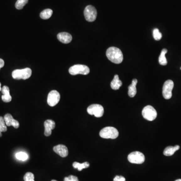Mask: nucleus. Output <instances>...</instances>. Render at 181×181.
<instances>
[{
	"mask_svg": "<svg viewBox=\"0 0 181 181\" xmlns=\"http://www.w3.org/2000/svg\"><path fill=\"white\" fill-rule=\"evenodd\" d=\"M106 56L108 60L116 64L121 63L123 60V55L121 51L115 47H109L107 50Z\"/></svg>",
	"mask_w": 181,
	"mask_h": 181,
	"instance_id": "obj_1",
	"label": "nucleus"
},
{
	"mask_svg": "<svg viewBox=\"0 0 181 181\" xmlns=\"http://www.w3.org/2000/svg\"><path fill=\"white\" fill-rule=\"evenodd\" d=\"M119 136L117 129L113 127H106L103 128L100 132L101 137L105 139H115Z\"/></svg>",
	"mask_w": 181,
	"mask_h": 181,
	"instance_id": "obj_2",
	"label": "nucleus"
},
{
	"mask_svg": "<svg viewBox=\"0 0 181 181\" xmlns=\"http://www.w3.org/2000/svg\"><path fill=\"white\" fill-rule=\"evenodd\" d=\"M32 75V70L30 68H25L22 70H14L12 72V77L16 80H26L29 79Z\"/></svg>",
	"mask_w": 181,
	"mask_h": 181,
	"instance_id": "obj_3",
	"label": "nucleus"
},
{
	"mask_svg": "<svg viewBox=\"0 0 181 181\" xmlns=\"http://www.w3.org/2000/svg\"><path fill=\"white\" fill-rule=\"evenodd\" d=\"M68 71L70 74L73 76L78 74L87 75L90 72V68L85 65H76L71 67Z\"/></svg>",
	"mask_w": 181,
	"mask_h": 181,
	"instance_id": "obj_4",
	"label": "nucleus"
},
{
	"mask_svg": "<svg viewBox=\"0 0 181 181\" xmlns=\"http://www.w3.org/2000/svg\"><path fill=\"white\" fill-rule=\"evenodd\" d=\"M143 118L148 121H153L157 117V112L156 109L151 105H148L143 108L142 111Z\"/></svg>",
	"mask_w": 181,
	"mask_h": 181,
	"instance_id": "obj_5",
	"label": "nucleus"
},
{
	"mask_svg": "<svg viewBox=\"0 0 181 181\" xmlns=\"http://www.w3.org/2000/svg\"><path fill=\"white\" fill-rule=\"evenodd\" d=\"M88 113L96 117H101L104 113V108L99 104H92L87 108Z\"/></svg>",
	"mask_w": 181,
	"mask_h": 181,
	"instance_id": "obj_6",
	"label": "nucleus"
},
{
	"mask_svg": "<svg viewBox=\"0 0 181 181\" xmlns=\"http://www.w3.org/2000/svg\"><path fill=\"white\" fill-rule=\"evenodd\" d=\"M174 84L173 81L168 80L165 82L162 87V95L165 99L168 100L172 97V90Z\"/></svg>",
	"mask_w": 181,
	"mask_h": 181,
	"instance_id": "obj_7",
	"label": "nucleus"
},
{
	"mask_svg": "<svg viewBox=\"0 0 181 181\" xmlns=\"http://www.w3.org/2000/svg\"><path fill=\"white\" fill-rule=\"evenodd\" d=\"M84 13L85 19L87 21L91 22L96 19L97 12L96 8L93 6H87L85 8Z\"/></svg>",
	"mask_w": 181,
	"mask_h": 181,
	"instance_id": "obj_8",
	"label": "nucleus"
},
{
	"mask_svg": "<svg viewBox=\"0 0 181 181\" xmlns=\"http://www.w3.org/2000/svg\"><path fill=\"white\" fill-rule=\"evenodd\" d=\"M128 160L131 163L141 164L145 161V157L143 153L136 151L128 155Z\"/></svg>",
	"mask_w": 181,
	"mask_h": 181,
	"instance_id": "obj_9",
	"label": "nucleus"
},
{
	"mask_svg": "<svg viewBox=\"0 0 181 181\" xmlns=\"http://www.w3.org/2000/svg\"><path fill=\"white\" fill-rule=\"evenodd\" d=\"M61 99L60 94L57 91L52 90L50 92L47 96V103L50 106L53 107L57 105Z\"/></svg>",
	"mask_w": 181,
	"mask_h": 181,
	"instance_id": "obj_10",
	"label": "nucleus"
},
{
	"mask_svg": "<svg viewBox=\"0 0 181 181\" xmlns=\"http://www.w3.org/2000/svg\"><path fill=\"white\" fill-rule=\"evenodd\" d=\"M53 151L62 157H67L68 155L67 147L62 144H58L57 146H55L53 147Z\"/></svg>",
	"mask_w": 181,
	"mask_h": 181,
	"instance_id": "obj_11",
	"label": "nucleus"
},
{
	"mask_svg": "<svg viewBox=\"0 0 181 181\" xmlns=\"http://www.w3.org/2000/svg\"><path fill=\"white\" fill-rule=\"evenodd\" d=\"M45 135L46 136H49L52 133V130L55 129L56 127V123L52 120H47L45 122Z\"/></svg>",
	"mask_w": 181,
	"mask_h": 181,
	"instance_id": "obj_12",
	"label": "nucleus"
},
{
	"mask_svg": "<svg viewBox=\"0 0 181 181\" xmlns=\"http://www.w3.org/2000/svg\"><path fill=\"white\" fill-rule=\"evenodd\" d=\"M7 126H13L15 128H19V123L18 121L13 118V116L10 114H6L4 117Z\"/></svg>",
	"mask_w": 181,
	"mask_h": 181,
	"instance_id": "obj_13",
	"label": "nucleus"
},
{
	"mask_svg": "<svg viewBox=\"0 0 181 181\" xmlns=\"http://www.w3.org/2000/svg\"><path fill=\"white\" fill-rule=\"evenodd\" d=\"M58 40L62 43L67 44L72 40V36L67 32H61L58 33L57 36Z\"/></svg>",
	"mask_w": 181,
	"mask_h": 181,
	"instance_id": "obj_14",
	"label": "nucleus"
},
{
	"mask_svg": "<svg viewBox=\"0 0 181 181\" xmlns=\"http://www.w3.org/2000/svg\"><path fill=\"white\" fill-rule=\"evenodd\" d=\"M2 93L3 94L2 99L4 102L8 103L11 101L12 97L10 94V89L6 86H4L2 89Z\"/></svg>",
	"mask_w": 181,
	"mask_h": 181,
	"instance_id": "obj_15",
	"label": "nucleus"
},
{
	"mask_svg": "<svg viewBox=\"0 0 181 181\" xmlns=\"http://www.w3.org/2000/svg\"><path fill=\"white\" fill-rule=\"evenodd\" d=\"M137 84V80L136 79H133L132 81V83L128 87V94L129 97L133 98L136 94V85Z\"/></svg>",
	"mask_w": 181,
	"mask_h": 181,
	"instance_id": "obj_16",
	"label": "nucleus"
},
{
	"mask_svg": "<svg viewBox=\"0 0 181 181\" xmlns=\"http://www.w3.org/2000/svg\"><path fill=\"white\" fill-rule=\"evenodd\" d=\"M110 85L112 89L114 90H118L122 86V83L119 80L118 75H116L114 76V79L112 81Z\"/></svg>",
	"mask_w": 181,
	"mask_h": 181,
	"instance_id": "obj_17",
	"label": "nucleus"
},
{
	"mask_svg": "<svg viewBox=\"0 0 181 181\" xmlns=\"http://www.w3.org/2000/svg\"><path fill=\"white\" fill-rule=\"evenodd\" d=\"M180 148L178 146H168L165 148L163 151V155L166 156H172L176 152V151H178Z\"/></svg>",
	"mask_w": 181,
	"mask_h": 181,
	"instance_id": "obj_18",
	"label": "nucleus"
},
{
	"mask_svg": "<svg viewBox=\"0 0 181 181\" xmlns=\"http://www.w3.org/2000/svg\"><path fill=\"white\" fill-rule=\"evenodd\" d=\"M168 51L166 48H164L161 51V55L158 58V61L160 65L162 66H166L167 65L168 61L166 57V54L167 53Z\"/></svg>",
	"mask_w": 181,
	"mask_h": 181,
	"instance_id": "obj_19",
	"label": "nucleus"
},
{
	"mask_svg": "<svg viewBox=\"0 0 181 181\" xmlns=\"http://www.w3.org/2000/svg\"><path fill=\"white\" fill-rule=\"evenodd\" d=\"M52 13H53V11L52 10L50 9H45L41 12L40 14V17L41 19L46 20L51 18V16H52Z\"/></svg>",
	"mask_w": 181,
	"mask_h": 181,
	"instance_id": "obj_20",
	"label": "nucleus"
},
{
	"mask_svg": "<svg viewBox=\"0 0 181 181\" xmlns=\"http://www.w3.org/2000/svg\"><path fill=\"white\" fill-rule=\"evenodd\" d=\"M73 167L75 168H77L79 171H81L84 168H88L89 167L90 164L88 162H85L84 163H80L78 162H74L72 164Z\"/></svg>",
	"mask_w": 181,
	"mask_h": 181,
	"instance_id": "obj_21",
	"label": "nucleus"
},
{
	"mask_svg": "<svg viewBox=\"0 0 181 181\" xmlns=\"http://www.w3.org/2000/svg\"><path fill=\"white\" fill-rule=\"evenodd\" d=\"M15 157L16 158L17 160L22 161H26L29 158L28 155L25 152H18L16 153Z\"/></svg>",
	"mask_w": 181,
	"mask_h": 181,
	"instance_id": "obj_22",
	"label": "nucleus"
},
{
	"mask_svg": "<svg viewBox=\"0 0 181 181\" xmlns=\"http://www.w3.org/2000/svg\"><path fill=\"white\" fill-rule=\"evenodd\" d=\"M28 2V0H17L15 4L16 8L18 10L23 9Z\"/></svg>",
	"mask_w": 181,
	"mask_h": 181,
	"instance_id": "obj_23",
	"label": "nucleus"
},
{
	"mask_svg": "<svg viewBox=\"0 0 181 181\" xmlns=\"http://www.w3.org/2000/svg\"><path fill=\"white\" fill-rule=\"evenodd\" d=\"M153 36L156 40H160L162 38V34L157 28H155L153 30Z\"/></svg>",
	"mask_w": 181,
	"mask_h": 181,
	"instance_id": "obj_24",
	"label": "nucleus"
},
{
	"mask_svg": "<svg viewBox=\"0 0 181 181\" xmlns=\"http://www.w3.org/2000/svg\"><path fill=\"white\" fill-rule=\"evenodd\" d=\"M7 130V128L4 117L0 116V131L1 132H6Z\"/></svg>",
	"mask_w": 181,
	"mask_h": 181,
	"instance_id": "obj_25",
	"label": "nucleus"
},
{
	"mask_svg": "<svg viewBox=\"0 0 181 181\" xmlns=\"http://www.w3.org/2000/svg\"><path fill=\"white\" fill-rule=\"evenodd\" d=\"M24 180L25 181H34V175L32 173H27L24 176Z\"/></svg>",
	"mask_w": 181,
	"mask_h": 181,
	"instance_id": "obj_26",
	"label": "nucleus"
},
{
	"mask_svg": "<svg viewBox=\"0 0 181 181\" xmlns=\"http://www.w3.org/2000/svg\"><path fill=\"white\" fill-rule=\"evenodd\" d=\"M64 181H79V179L77 178V177L75 176H68L67 177H66L64 178Z\"/></svg>",
	"mask_w": 181,
	"mask_h": 181,
	"instance_id": "obj_27",
	"label": "nucleus"
},
{
	"mask_svg": "<svg viewBox=\"0 0 181 181\" xmlns=\"http://www.w3.org/2000/svg\"><path fill=\"white\" fill-rule=\"evenodd\" d=\"M114 181H125V178L123 176H117L114 178Z\"/></svg>",
	"mask_w": 181,
	"mask_h": 181,
	"instance_id": "obj_28",
	"label": "nucleus"
},
{
	"mask_svg": "<svg viewBox=\"0 0 181 181\" xmlns=\"http://www.w3.org/2000/svg\"><path fill=\"white\" fill-rule=\"evenodd\" d=\"M4 64H5V62H4V60L0 58V69L4 67Z\"/></svg>",
	"mask_w": 181,
	"mask_h": 181,
	"instance_id": "obj_29",
	"label": "nucleus"
},
{
	"mask_svg": "<svg viewBox=\"0 0 181 181\" xmlns=\"http://www.w3.org/2000/svg\"><path fill=\"white\" fill-rule=\"evenodd\" d=\"M2 89V88H1V83H0V92L1 91Z\"/></svg>",
	"mask_w": 181,
	"mask_h": 181,
	"instance_id": "obj_30",
	"label": "nucleus"
},
{
	"mask_svg": "<svg viewBox=\"0 0 181 181\" xmlns=\"http://www.w3.org/2000/svg\"><path fill=\"white\" fill-rule=\"evenodd\" d=\"M2 132L0 131V137H2Z\"/></svg>",
	"mask_w": 181,
	"mask_h": 181,
	"instance_id": "obj_31",
	"label": "nucleus"
},
{
	"mask_svg": "<svg viewBox=\"0 0 181 181\" xmlns=\"http://www.w3.org/2000/svg\"><path fill=\"white\" fill-rule=\"evenodd\" d=\"M175 181H181V179H178V180H176Z\"/></svg>",
	"mask_w": 181,
	"mask_h": 181,
	"instance_id": "obj_32",
	"label": "nucleus"
},
{
	"mask_svg": "<svg viewBox=\"0 0 181 181\" xmlns=\"http://www.w3.org/2000/svg\"><path fill=\"white\" fill-rule=\"evenodd\" d=\"M56 181V180H52V181Z\"/></svg>",
	"mask_w": 181,
	"mask_h": 181,
	"instance_id": "obj_33",
	"label": "nucleus"
},
{
	"mask_svg": "<svg viewBox=\"0 0 181 181\" xmlns=\"http://www.w3.org/2000/svg\"></svg>",
	"mask_w": 181,
	"mask_h": 181,
	"instance_id": "obj_34",
	"label": "nucleus"
}]
</instances>
